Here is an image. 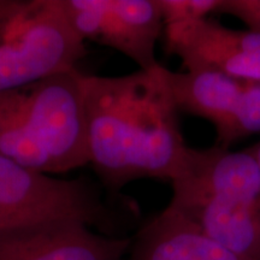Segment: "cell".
<instances>
[{"instance_id": "6da1fadb", "label": "cell", "mask_w": 260, "mask_h": 260, "mask_svg": "<svg viewBox=\"0 0 260 260\" xmlns=\"http://www.w3.org/2000/svg\"><path fill=\"white\" fill-rule=\"evenodd\" d=\"M83 89L89 164L104 189L117 195L138 180L171 182L189 147L167 68L115 77L84 74Z\"/></svg>"}, {"instance_id": "7a4b0ae2", "label": "cell", "mask_w": 260, "mask_h": 260, "mask_svg": "<svg viewBox=\"0 0 260 260\" xmlns=\"http://www.w3.org/2000/svg\"><path fill=\"white\" fill-rule=\"evenodd\" d=\"M83 79L76 68L0 93V155L48 175L88 165Z\"/></svg>"}, {"instance_id": "3957f363", "label": "cell", "mask_w": 260, "mask_h": 260, "mask_svg": "<svg viewBox=\"0 0 260 260\" xmlns=\"http://www.w3.org/2000/svg\"><path fill=\"white\" fill-rule=\"evenodd\" d=\"M169 206L245 260H260V168L247 148L188 149Z\"/></svg>"}, {"instance_id": "277c9868", "label": "cell", "mask_w": 260, "mask_h": 260, "mask_svg": "<svg viewBox=\"0 0 260 260\" xmlns=\"http://www.w3.org/2000/svg\"><path fill=\"white\" fill-rule=\"evenodd\" d=\"M86 54L63 0H0V93L76 69Z\"/></svg>"}, {"instance_id": "5b68a950", "label": "cell", "mask_w": 260, "mask_h": 260, "mask_svg": "<svg viewBox=\"0 0 260 260\" xmlns=\"http://www.w3.org/2000/svg\"><path fill=\"white\" fill-rule=\"evenodd\" d=\"M58 219H76L116 235L121 217L89 178H59L0 155V232Z\"/></svg>"}, {"instance_id": "8992f818", "label": "cell", "mask_w": 260, "mask_h": 260, "mask_svg": "<svg viewBox=\"0 0 260 260\" xmlns=\"http://www.w3.org/2000/svg\"><path fill=\"white\" fill-rule=\"evenodd\" d=\"M71 27L84 44L116 50L139 69L158 67L155 46L162 35L158 0H63Z\"/></svg>"}, {"instance_id": "52a82bcc", "label": "cell", "mask_w": 260, "mask_h": 260, "mask_svg": "<svg viewBox=\"0 0 260 260\" xmlns=\"http://www.w3.org/2000/svg\"><path fill=\"white\" fill-rule=\"evenodd\" d=\"M161 37L167 53L180 58L188 71L260 81V31L236 30L206 18L165 25Z\"/></svg>"}, {"instance_id": "ba28073f", "label": "cell", "mask_w": 260, "mask_h": 260, "mask_svg": "<svg viewBox=\"0 0 260 260\" xmlns=\"http://www.w3.org/2000/svg\"><path fill=\"white\" fill-rule=\"evenodd\" d=\"M123 260H245L168 205L132 237Z\"/></svg>"}, {"instance_id": "9c48e42d", "label": "cell", "mask_w": 260, "mask_h": 260, "mask_svg": "<svg viewBox=\"0 0 260 260\" xmlns=\"http://www.w3.org/2000/svg\"><path fill=\"white\" fill-rule=\"evenodd\" d=\"M53 260H123L132 236L107 235L76 219L47 223Z\"/></svg>"}, {"instance_id": "30bf717a", "label": "cell", "mask_w": 260, "mask_h": 260, "mask_svg": "<svg viewBox=\"0 0 260 260\" xmlns=\"http://www.w3.org/2000/svg\"><path fill=\"white\" fill-rule=\"evenodd\" d=\"M216 134L214 146L225 149L239 140L260 134V81H242Z\"/></svg>"}, {"instance_id": "8fae6325", "label": "cell", "mask_w": 260, "mask_h": 260, "mask_svg": "<svg viewBox=\"0 0 260 260\" xmlns=\"http://www.w3.org/2000/svg\"><path fill=\"white\" fill-rule=\"evenodd\" d=\"M46 223L0 232V260H53Z\"/></svg>"}, {"instance_id": "7c38bea8", "label": "cell", "mask_w": 260, "mask_h": 260, "mask_svg": "<svg viewBox=\"0 0 260 260\" xmlns=\"http://www.w3.org/2000/svg\"><path fill=\"white\" fill-rule=\"evenodd\" d=\"M219 4L220 0H158L164 27L206 19Z\"/></svg>"}, {"instance_id": "4fadbf2b", "label": "cell", "mask_w": 260, "mask_h": 260, "mask_svg": "<svg viewBox=\"0 0 260 260\" xmlns=\"http://www.w3.org/2000/svg\"><path fill=\"white\" fill-rule=\"evenodd\" d=\"M216 14L234 16L248 29L260 31V0H220Z\"/></svg>"}]
</instances>
